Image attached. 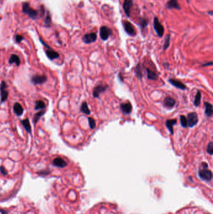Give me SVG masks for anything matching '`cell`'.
I'll return each instance as SVG.
<instances>
[{
  "instance_id": "836d02e7",
  "label": "cell",
  "mask_w": 213,
  "mask_h": 214,
  "mask_svg": "<svg viewBox=\"0 0 213 214\" xmlns=\"http://www.w3.org/2000/svg\"><path fill=\"white\" fill-rule=\"evenodd\" d=\"M136 75L138 76V78H141L142 73H141V68H140V65H138L136 66Z\"/></svg>"
},
{
  "instance_id": "3957f363",
  "label": "cell",
  "mask_w": 213,
  "mask_h": 214,
  "mask_svg": "<svg viewBox=\"0 0 213 214\" xmlns=\"http://www.w3.org/2000/svg\"><path fill=\"white\" fill-rule=\"evenodd\" d=\"M153 27L154 31H156V34L159 37H163L164 33V26L161 25V23L159 21V19L157 17H155L154 18Z\"/></svg>"
},
{
  "instance_id": "5b68a950",
  "label": "cell",
  "mask_w": 213,
  "mask_h": 214,
  "mask_svg": "<svg viewBox=\"0 0 213 214\" xmlns=\"http://www.w3.org/2000/svg\"><path fill=\"white\" fill-rule=\"evenodd\" d=\"M113 35V31L110 28L107 26H103L99 29V36L101 39L103 41L106 40L110 38V36Z\"/></svg>"
},
{
  "instance_id": "f1b7e54d",
  "label": "cell",
  "mask_w": 213,
  "mask_h": 214,
  "mask_svg": "<svg viewBox=\"0 0 213 214\" xmlns=\"http://www.w3.org/2000/svg\"><path fill=\"white\" fill-rule=\"evenodd\" d=\"M170 35H167L166 36V38L164 40V43L163 45V49L165 51L166 50L169 46H170Z\"/></svg>"
},
{
  "instance_id": "277c9868",
  "label": "cell",
  "mask_w": 213,
  "mask_h": 214,
  "mask_svg": "<svg viewBox=\"0 0 213 214\" xmlns=\"http://www.w3.org/2000/svg\"><path fill=\"white\" fill-rule=\"evenodd\" d=\"M123 25L124 29V31L128 35L131 36H135L136 35V30L134 26L132 25V23L128 21H124L123 22Z\"/></svg>"
},
{
  "instance_id": "8992f818",
  "label": "cell",
  "mask_w": 213,
  "mask_h": 214,
  "mask_svg": "<svg viewBox=\"0 0 213 214\" xmlns=\"http://www.w3.org/2000/svg\"><path fill=\"white\" fill-rule=\"evenodd\" d=\"M188 126L189 127H193L197 125L198 122V114L196 112H191L188 113L187 118Z\"/></svg>"
},
{
  "instance_id": "f35d334b",
  "label": "cell",
  "mask_w": 213,
  "mask_h": 214,
  "mask_svg": "<svg viewBox=\"0 0 213 214\" xmlns=\"http://www.w3.org/2000/svg\"><path fill=\"white\" fill-rule=\"evenodd\" d=\"M208 14H210V15H213V12H212V11H208Z\"/></svg>"
},
{
  "instance_id": "4fadbf2b",
  "label": "cell",
  "mask_w": 213,
  "mask_h": 214,
  "mask_svg": "<svg viewBox=\"0 0 213 214\" xmlns=\"http://www.w3.org/2000/svg\"><path fill=\"white\" fill-rule=\"evenodd\" d=\"M121 111L124 115H128L132 111V105L130 102L122 103L121 105Z\"/></svg>"
},
{
  "instance_id": "7a4b0ae2",
  "label": "cell",
  "mask_w": 213,
  "mask_h": 214,
  "mask_svg": "<svg viewBox=\"0 0 213 214\" xmlns=\"http://www.w3.org/2000/svg\"><path fill=\"white\" fill-rule=\"evenodd\" d=\"M198 175L201 180L206 182H210L212 179V172L207 169L199 170L198 172Z\"/></svg>"
},
{
  "instance_id": "4316f807",
  "label": "cell",
  "mask_w": 213,
  "mask_h": 214,
  "mask_svg": "<svg viewBox=\"0 0 213 214\" xmlns=\"http://www.w3.org/2000/svg\"><path fill=\"white\" fill-rule=\"evenodd\" d=\"M201 99V93L199 91H198L196 95L195 96L194 101V105L196 106H198L199 105H200Z\"/></svg>"
},
{
  "instance_id": "6da1fadb",
  "label": "cell",
  "mask_w": 213,
  "mask_h": 214,
  "mask_svg": "<svg viewBox=\"0 0 213 214\" xmlns=\"http://www.w3.org/2000/svg\"><path fill=\"white\" fill-rule=\"evenodd\" d=\"M23 12L25 13L27 15L29 16L30 18L32 19H36L38 16V12L36 10L34 9L30 6L29 3L28 2H25L23 3L22 7Z\"/></svg>"
},
{
  "instance_id": "8d00e7d4",
  "label": "cell",
  "mask_w": 213,
  "mask_h": 214,
  "mask_svg": "<svg viewBox=\"0 0 213 214\" xmlns=\"http://www.w3.org/2000/svg\"><path fill=\"white\" fill-rule=\"evenodd\" d=\"M201 165L202 166V167H203V169H208V164L205 162H202L201 163Z\"/></svg>"
},
{
  "instance_id": "7402d4cb",
  "label": "cell",
  "mask_w": 213,
  "mask_h": 214,
  "mask_svg": "<svg viewBox=\"0 0 213 214\" xmlns=\"http://www.w3.org/2000/svg\"><path fill=\"white\" fill-rule=\"evenodd\" d=\"M22 125L24 126L25 129L26 130V131L28 132V133H31V125H30V123L29 120L28 118H26L25 120H23L21 121Z\"/></svg>"
},
{
  "instance_id": "4dcf8cb0",
  "label": "cell",
  "mask_w": 213,
  "mask_h": 214,
  "mask_svg": "<svg viewBox=\"0 0 213 214\" xmlns=\"http://www.w3.org/2000/svg\"><path fill=\"white\" fill-rule=\"evenodd\" d=\"M180 122L181 125L182 127L186 128L188 126V122H187V118L184 115L180 116Z\"/></svg>"
},
{
  "instance_id": "44dd1931",
  "label": "cell",
  "mask_w": 213,
  "mask_h": 214,
  "mask_svg": "<svg viewBox=\"0 0 213 214\" xmlns=\"http://www.w3.org/2000/svg\"><path fill=\"white\" fill-rule=\"evenodd\" d=\"M9 63L10 65H12L13 63H15L17 66H19L20 63H21V61L18 55L15 54H13L10 56V58L9 60Z\"/></svg>"
},
{
  "instance_id": "2e32d148",
  "label": "cell",
  "mask_w": 213,
  "mask_h": 214,
  "mask_svg": "<svg viewBox=\"0 0 213 214\" xmlns=\"http://www.w3.org/2000/svg\"><path fill=\"white\" fill-rule=\"evenodd\" d=\"M53 163L54 165L59 167V168H64V167L67 166V163L61 157H57V158L54 159Z\"/></svg>"
},
{
  "instance_id": "d4e9b609",
  "label": "cell",
  "mask_w": 213,
  "mask_h": 214,
  "mask_svg": "<svg viewBox=\"0 0 213 214\" xmlns=\"http://www.w3.org/2000/svg\"><path fill=\"white\" fill-rule=\"evenodd\" d=\"M148 23H149V21L147 19L140 18L139 24H140V26L142 31L146 29L147 26L148 25Z\"/></svg>"
},
{
  "instance_id": "d6a6232c",
  "label": "cell",
  "mask_w": 213,
  "mask_h": 214,
  "mask_svg": "<svg viewBox=\"0 0 213 214\" xmlns=\"http://www.w3.org/2000/svg\"><path fill=\"white\" fill-rule=\"evenodd\" d=\"M88 122H89V125L91 129H94L96 127V122L94 119L93 118L89 117L88 118Z\"/></svg>"
},
{
  "instance_id": "ffe728a7",
  "label": "cell",
  "mask_w": 213,
  "mask_h": 214,
  "mask_svg": "<svg viewBox=\"0 0 213 214\" xmlns=\"http://www.w3.org/2000/svg\"><path fill=\"white\" fill-rule=\"evenodd\" d=\"M205 114L208 117H211L213 113L212 110V105L209 102H205Z\"/></svg>"
},
{
  "instance_id": "7c38bea8",
  "label": "cell",
  "mask_w": 213,
  "mask_h": 214,
  "mask_svg": "<svg viewBox=\"0 0 213 214\" xmlns=\"http://www.w3.org/2000/svg\"><path fill=\"white\" fill-rule=\"evenodd\" d=\"M166 8L168 9H176L180 10L181 9V6L179 5L178 0H170V1H168L166 4Z\"/></svg>"
},
{
  "instance_id": "d590c367",
  "label": "cell",
  "mask_w": 213,
  "mask_h": 214,
  "mask_svg": "<svg viewBox=\"0 0 213 214\" xmlns=\"http://www.w3.org/2000/svg\"><path fill=\"white\" fill-rule=\"evenodd\" d=\"M0 172H1V174L3 175H6L8 174L7 170H6L5 167H3V166L0 167Z\"/></svg>"
},
{
  "instance_id": "52a82bcc",
  "label": "cell",
  "mask_w": 213,
  "mask_h": 214,
  "mask_svg": "<svg viewBox=\"0 0 213 214\" xmlns=\"http://www.w3.org/2000/svg\"><path fill=\"white\" fill-rule=\"evenodd\" d=\"M7 84L5 81H3L0 85V90H1V103L5 102L8 97V92L7 90Z\"/></svg>"
},
{
  "instance_id": "ac0fdd59",
  "label": "cell",
  "mask_w": 213,
  "mask_h": 214,
  "mask_svg": "<svg viewBox=\"0 0 213 214\" xmlns=\"http://www.w3.org/2000/svg\"><path fill=\"white\" fill-rule=\"evenodd\" d=\"M177 120L176 119H171V120H168L166 122V125L168 129L170 130L171 135H173L174 133V130H173V126L174 125L176 124Z\"/></svg>"
},
{
  "instance_id": "484cf974",
  "label": "cell",
  "mask_w": 213,
  "mask_h": 214,
  "mask_svg": "<svg viewBox=\"0 0 213 214\" xmlns=\"http://www.w3.org/2000/svg\"><path fill=\"white\" fill-rule=\"evenodd\" d=\"M46 108V105L45 102H43L42 100H38L36 102V105H35V109L36 110H43Z\"/></svg>"
},
{
  "instance_id": "1f68e13d",
  "label": "cell",
  "mask_w": 213,
  "mask_h": 214,
  "mask_svg": "<svg viewBox=\"0 0 213 214\" xmlns=\"http://www.w3.org/2000/svg\"><path fill=\"white\" fill-rule=\"evenodd\" d=\"M206 151H207V153H209L210 155H212L213 154V142H211L209 143L207 146Z\"/></svg>"
},
{
  "instance_id": "e0dca14e",
  "label": "cell",
  "mask_w": 213,
  "mask_h": 214,
  "mask_svg": "<svg viewBox=\"0 0 213 214\" xmlns=\"http://www.w3.org/2000/svg\"><path fill=\"white\" fill-rule=\"evenodd\" d=\"M13 111H14L15 114L17 116H21L23 113V112H24V110H23L22 106L21 105L20 103L16 102L14 105H13Z\"/></svg>"
},
{
  "instance_id": "ba28073f",
  "label": "cell",
  "mask_w": 213,
  "mask_h": 214,
  "mask_svg": "<svg viewBox=\"0 0 213 214\" xmlns=\"http://www.w3.org/2000/svg\"><path fill=\"white\" fill-rule=\"evenodd\" d=\"M83 41L86 44H90L95 42L97 39V35L95 33H86L83 36Z\"/></svg>"
},
{
  "instance_id": "5bb4252c",
  "label": "cell",
  "mask_w": 213,
  "mask_h": 214,
  "mask_svg": "<svg viewBox=\"0 0 213 214\" xmlns=\"http://www.w3.org/2000/svg\"><path fill=\"white\" fill-rule=\"evenodd\" d=\"M169 82H170L171 85L174 86L175 87H176L179 89L181 90H186V86L184 83H182L180 80H175V79H170L169 80Z\"/></svg>"
},
{
  "instance_id": "cb8c5ba5",
  "label": "cell",
  "mask_w": 213,
  "mask_h": 214,
  "mask_svg": "<svg viewBox=\"0 0 213 214\" xmlns=\"http://www.w3.org/2000/svg\"><path fill=\"white\" fill-rule=\"evenodd\" d=\"M80 110H81V112L86 115H89L91 113V111L88 108V106H87L86 102H83L82 103L81 106Z\"/></svg>"
},
{
  "instance_id": "603a6c76",
  "label": "cell",
  "mask_w": 213,
  "mask_h": 214,
  "mask_svg": "<svg viewBox=\"0 0 213 214\" xmlns=\"http://www.w3.org/2000/svg\"><path fill=\"white\" fill-rule=\"evenodd\" d=\"M146 72H147V76L149 80H156L158 79V75L156 74V73L151 71V70L149 68H146Z\"/></svg>"
},
{
  "instance_id": "74e56055",
  "label": "cell",
  "mask_w": 213,
  "mask_h": 214,
  "mask_svg": "<svg viewBox=\"0 0 213 214\" xmlns=\"http://www.w3.org/2000/svg\"><path fill=\"white\" fill-rule=\"evenodd\" d=\"M211 65H212V62L208 63H206V64L202 65V66H211Z\"/></svg>"
},
{
  "instance_id": "9a60e30c",
  "label": "cell",
  "mask_w": 213,
  "mask_h": 214,
  "mask_svg": "<svg viewBox=\"0 0 213 214\" xmlns=\"http://www.w3.org/2000/svg\"><path fill=\"white\" fill-rule=\"evenodd\" d=\"M46 56H48V58L51 60H53L59 57V53L55 51H54V50L51 48L46 50Z\"/></svg>"
},
{
  "instance_id": "9c48e42d",
  "label": "cell",
  "mask_w": 213,
  "mask_h": 214,
  "mask_svg": "<svg viewBox=\"0 0 213 214\" xmlns=\"http://www.w3.org/2000/svg\"><path fill=\"white\" fill-rule=\"evenodd\" d=\"M108 86L103 85H99L94 87L93 91V95L94 98H98L101 93L106 92L108 89Z\"/></svg>"
},
{
  "instance_id": "30bf717a",
  "label": "cell",
  "mask_w": 213,
  "mask_h": 214,
  "mask_svg": "<svg viewBox=\"0 0 213 214\" xmlns=\"http://www.w3.org/2000/svg\"><path fill=\"white\" fill-rule=\"evenodd\" d=\"M133 0H124V1L123 3V8L125 14L128 17H130V16L131 9V8L133 7Z\"/></svg>"
},
{
  "instance_id": "83f0119b",
  "label": "cell",
  "mask_w": 213,
  "mask_h": 214,
  "mask_svg": "<svg viewBox=\"0 0 213 214\" xmlns=\"http://www.w3.org/2000/svg\"><path fill=\"white\" fill-rule=\"evenodd\" d=\"M45 111H41V112H39L38 113H36V114L35 115V116H34V118H33L34 124H36V123L39 121V120L40 119V118H41V117L44 114H45Z\"/></svg>"
},
{
  "instance_id": "f546056e",
  "label": "cell",
  "mask_w": 213,
  "mask_h": 214,
  "mask_svg": "<svg viewBox=\"0 0 213 214\" xmlns=\"http://www.w3.org/2000/svg\"><path fill=\"white\" fill-rule=\"evenodd\" d=\"M51 18L49 13L48 12V15H47L45 21V25L46 27L49 28L51 26Z\"/></svg>"
},
{
  "instance_id": "e575fe53",
  "label": "cell",
  "mask_w": 213,
  "mask_h": 214,
  "mask_svg": "<svg viewBox=\"0 0 213 214\" xmlns=\"http://www.w3.org/2000/svg\"><path fill=\"white\" fill-rule=\"evenodd\" d=\"M24 39V37L22 35H16L15 36V41L17 43H21L23 40Z\"/></svg>"
},
{
  "instance_id": "d6986e66",
  "label": "cell",
  "mask_w": 213,
  "mask_h": 214,
  "mask_svg": "<svg viewBox=\"0 0 213 214\" xmlns=\"http://www.w3.org/2000/svg\"><path fill=\"white\" fill-rule=\"evenodd\" d=\"M176 104L175 100L171 97V96H168L164 100V105L167 107V108H172Z\"/></svg>"
},
{
  "instance_id": "8fae6325",
  "label": "cell",
  "mask_w": 213,
  "mask_h": 214,
  "mask_svg": "<svg viewBox=\"0 0 213 214\" xmlns=\"http://www.w3.org/2000/svg\"><path fill=\"white\" fill-rule=\"evenodd\" d=\"M47 81V77L45 75H35L31 78V82L34 85H39L45 83Z\"/></svg>"
}]
</instances>
